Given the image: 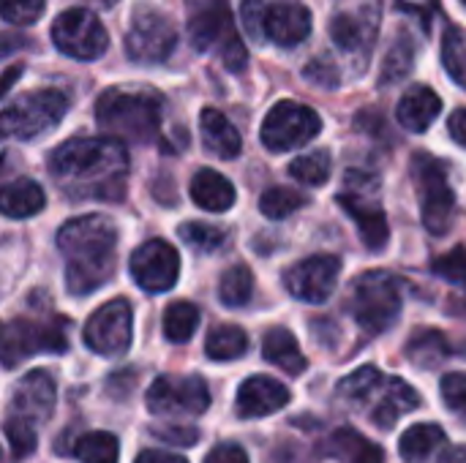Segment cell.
<instances>
[{
	"label": "cell",
	"instance_id": "cell-10",
	"mask_svg": "<svg viewBox=\"0 0 466 463\" xmlns=\"http://www.w3.org/2000/svg\"><path fill=\"white\" fill-rule=\"evenodd\" d=\"M177 46V30L172 19L150 5H139L131 14L126 33V52L137 63H164Z\"/></svg>",
	"mask_w": 466,
	"mask_h": 463
},
{
	"label": "cell",
	"instance_id": "cell-25",
	"mask_svg": "<svg viewBox=\"0 0 466 463\" xmlns=\"http://www.w3.org/2000/svg\"><path fill=\"white\" fill-rule=\"evenodd\" d=\"M325 453L339 463H385V453L380 445H374L371 439H366L360 431L355 428H336L328 442H325Z\"/></svg>",
	"mask_w": 466,
	"mask_h": 463
},
{
	"label": "cell",
	"instance_id": "cell-46",
	"mask_svg": "<svg viewBox=\"0 0 466 463\" xmlns=\"http://www.w3.org/2000/svg\"><path fill=\"white\" fill-rule=\"evenodd\" d=\"M150 431L156 439H161L167 445H177V448H191L199 442V431L191 426H153Z\"/></svg>",
	"mask_w": 466,
	"mask_h": 463
},
{
	"label": "cell",
	"instance_id": "cell-7",
	"mask_svg": "<svg viewBox=\"0 0 466 463\" xmlns=\"http://www.w3.org/2000/svg\"><path fill=\"white\" fill-rule=\"evenodd\" d=\"M418 191H420V216L423 226L431 235H448L456 221V194L448 183L445 166L426 153H420L412 164Z\"/></svg>",
	"mask_w": 466,
	"mask_h": 463
},
{
	"label": "cell",
	"instance_id": "cell-42",
	"mask_svg": "<svg viewBox=\"0 0 466 463\" xmlns=\"http://www.w3.org/2000/svg\"><path fill=\"white\" fill-rule=\"evenodd\" d=\"M442 401L466 426V374H445L442 377Z\"/></svg>",
	"mask_w": 466,
	"mask_h": 463
},
{
	"label": "cell",
	"instance_id": "cell-12",
	"mask_svg": "<svg viewBox=\"0 0 466 463\" xmlns=\"http://www.w3.org/2000/svg\"><path fill=\"white\" fill-rule=\"evenodd\" d=\"M52 41L55 46L74 60H98L106 46L109 35L101 19L90 8H66L52 22Z\"/></svg>",
	"mask_w": 466,
	"mask_h": 463
},
{
	"label": "cell",
	"instance_id": "cell-50",
	"mask_svg": "<svg viewBox=\"0 0 466 463\" xmlns=\"http://www.w3.org/2000/svg\"><path fill=\"white\" fill-rule=\"evenodd\" d=\"M440 463H466V445L453 448V450H445V453L440 456Z\"/></svg>",
	"mask_w": 466,
	"mask_h": 463
},
{
	"label": "cell",
	"instance_id": "cell-17",
	"mask_svg": "<svg viewBox=\"0 0 466 463\" xmlns=\"http://www.w3.org/2000/svg\"><path fill=\"white\" fill-rule=\"evenodd\" d=\"M339 205L347 210V216L358 224V232L366 243L369 251H382L390 240V226H388V216L382 210V205L369 196L366 191H358V188H350L341 191L339 196Z\"/></svg>",
	"mask_w": 466,
	"mask_h": 463
},
{
	"label": "cell",
	"instance_id": "cell-9",
	"mask_svg": "<svg viewBox=\"0 0 466 463\" xmlns=\"http://www.w3.org/2000/svg\"><path fill=\"white\" fill-rule=\"evenodd\" d=\"M382 0H339V8L330 19V38L344 55L369 57L377 30H380Z\"/></svg>",
	"mask_w": 466,
	"mask_h": 463
},
{
	"label": "cell",
	"instance_id": "cell-23",
	"mask_svg": "<svg viewBox=\"0 0 466 463\" xmlns=\"http://www.w3.org/2000/svg\"><path fill=\"white\" fill-rule=\"evenodd\" d=\"M199 131H202V145L210 156L218 158H235L243 147V139L238 134V128L229 123V117L213 106H205L199 115Z\"/></svg>",
	"mask_w": 466,
	"mask_h": 463
},
{
	"label": "cell",
	"instance_id": "cell-20",
	"mask_svg": "<svg viewBox=\"0 0 466 463\" xmlns=\"http://www.w3.org/2000/svg\"><path fill=\"white\" fill-rule=\"evenodd\" d=\"M311 35V11L300 3H270L265 38L279 46H298Z\"/></svg>",
	"mask_w": 466,
	"mask_h": 463
},
{
	"label": "cell",
	"instance_id": "cell-14",
	"mask_svg": "<svg viewBox=\"0 0 466 463\" xmlns=\"http://www.w3.org/2000/svg\"><path fill=\"white\" fill-rule=\"evenodd\" d=\"M131 336H134V314L128 300L123 297L104 303L98 311H93V317L85 325V344L90 352L101 357H120L123 352H128Z\"/></svg>",
	"mask_w": 466,
	"mask_h": 463
},
{
	"label": "cell",
	"instance_id": "cell-21",
	"mask_svg": "<svg viewBox=\"0 0 466 463\" xmlns=\"http://www.w3.org/2000/svg\"><path fill=\"white\" fill-rule=\"evenodd\" d=\"M388 385H390V377H385L380 368H374V366H363V368H358L355 374H350V377H344L341 382H339V390H336V396L347 404V407H352V409H363L366 415H371L374 412V407L382 401V396L388 393Z\"/></svg>",
	"mask_w": 466,
	"mask_h": 463
},
{
	"label": "cell",
	"instance_id": "cell-11",
	"mask_svg": "<svg viewBox=\"0 0 466 463\" xmlns=\"http://www.w3.org/2000/svg\"><path fill=\"white\" fill-rule=\"evenodd\" d=\"M322 131V117L298 101H279L262 123V145L273 153H287L309 145Z\"/></svg>",
	"mask_w": 466,
	"mask_h": 463
},
{
	"label": "cell",
	"instance_id": "cell-18",
	"mask_svg": "<svg viewBox=\"0 0 466 463\" xmlns=\"http://www.w3.org/2000/svg\"><path fill=\"white\" fill-rule=\"evenodd\" d=\"M289 404V390L273 377H248L235 398V412L243 420H259L281 412Z\"/></svg>",
	"mask_w": 466,
	"mask_h": 463
},
{
	"label": "cell",
	"instance_id": "cell-51",
	"mask_svg": "<svg viewBox=\"0 0 466 463\" xmlns=\"http://www.w3.org/2000/svg\"><path fill=\"white\" fill-rule=\"evenodd\" d=\"M79 3H87V8L93 5V8H104V11H106V8H112L117 0H79Z\"/></svg>",
	"mask_w": 466,
	"mask_h": 463
},
{
	"label": "cell",
	"instance_id": "cell-8",
	"mask_svg": "<svg viewBox=\"0 0 466 463\" xmlns=\"http://www.w3.org/2000/svg\"><path fill=\"white\" fill-rule=\"evenodd\" d=\"M68 349V319L52 317L41 322L30 319H14L5 325L3 333V363L5 368H14L19 360L33 357L38 352L60 355Z\"/></svg>",
	"mask_w": 466,
	"mask_h": 463
},
{
	"label": "cell",
	"instance_id": "cell-13",
	"mask_svg": "<svg viewBox=\"0 0 466 463\" xmlns=\"http://www.w3.org/2000/svg\"><path fill=\"white\" fill-rule=\"evenodd\" d=\"M210 407L202 377H158L147 390V409L158 418H197Z\"/></svg>",
	"mask_w": 466,
	"mask_h": 463
},
{
	"label": "cell",
	"instance_id": "cell-34",
	"mask_svg": "<svg viewBox=\"0 0 466 463\" xmlns=\"http://www.w3.org/2000/svg\"><path fill=\"white\" fill-rule=\"evenodd\" d=\"M448 355H451V347H448L445 336L437 333V330H420L407 344V357L412 363L423 366V368H431V366L442 363Z\"/></svg>",
	"mask_w": 466,
	"mask_h": 463
},
{
	"label": "cell",
	"instance_id": "cell-38",
	"mask_svg": "<svg viewBox=\"0 0 466 463\" xmlns=\"http://www.w3.org/2000/svg\"><path fill=\"white\" fill-rule=\"evenodd\" d=\"M303 205H306V196L300 191H292V188H284V186L268 188L262 194V199H259V210L270 221H281V218L298 213Z\"/></svg>",
	"mask_w": 466,
	"mask_h": 463
},
{
	"label": "cell",
	"instance_id": "cell-36",
	"mask_svg": "<svg viewBox=\"0 0 466 463\" xmlns=\"http://www.w3.org/2000/svg\"><path fill=\"white\" fill-rule=\"evenodd\" d=\"M330 169H333V161H330V153L328 150H311L306 156H298L292 164H289V175L303 183V186H322L328 183L330 177Z\"/></svg>",
	"mask_w": 466,
	"mask_h": 463
},
{
	"label": "cell",
	"instance_id": "cell-49",
	"mask_svg": "<svg viewBox=\"0 0 466 463\" xmlns=\"http://www.w3.org/2000/svg\"><path fill=\"white\" fill-rule=\"evenodd\" d=\"M134 463H188L186 458L175 456V453H164V450H142Z\"/></svg>",
	"mask_w": 466,
	"mask_h": 463
},
{
	"label": "cell",
	"instance_id": "cell-4",
	"mask_svg": "<svg viewBox=\"0 0 466 463\" xmlns=\"http://www.w3.org/2000/svg\"><path fill=\"white\" fill-rule=\"evenodd\" d=\"M188 38L199 52H216L229 71L246 68V46L235 30L227 0H197L188 5Z\"/></svg>",
	"mask_w": 466,
	"mask_h": 463
},
{
	"label": "cell",
	"instance_id": "cell-15",
	"mask_svg": "<svg viewBox=\"0 0 466 463\" xmlns=\"http://www.w3.org/2000/svg\"><path fill=\"white\" fill-rule=\"evenodd\" d=\"M341 276V259L330 254H314L309 259L295 262L284 273V287L292 297L303 303H325Z\"/></svg>",
	"mask_w": 466,
	"mask_h": 463
},
{
	"label": "cell",
	"instance_id": "cell-32",
	"mask_svg": "<svg viewBox=\"0 0 466 463\" xmlns=\"http://www.w3.org/2000/svg\"><path fill=\"white\" fill-rule=\"evenodd\" d=\"M412 63H415V38H412L407 30H401V33L396 35V41L390 44L388 55H385L380 82H382V85H396V82H401V79L410 74Z\"/></svg>",
	"mask_w": 466,
	"mask_h": 463
},
{
	"label": "cell",
	"instance_id": "cell-24",
	"mask_svg": "<svg viewBox=\"0 0 466 463\" xmlns=\"http://www.w3.org/2000/svg\"><path fill=\"white\" fill-rule=\"evenodd\" d=\"M235 186L216 169L202 166L191 177V202L208 213H224L235 205Z\"/></svg>",
	"mask_w": 466,
	"mask_h": 463
},
{
	"label": "cell",
	"instance_id": "cell-2",
	"mask_svg": "<svg viewBox=\"0 0 466 463\" xmlns=\"http://www.w3.org/2000/svg\"><path fill=\"white\" fill-rule=\"evenodd\" d=\"M57 248L66 259V287L74 297L101 289L117 257V229L106 216H82L66 221L57 232Z\"/></svg>",
	"mask_w": 466,
	"mask_h": 463
},
{
	"label": "cell",
	"instance_id": "cell-30",
	"mask_svg": "<svg viewBox=\"0 0 466 463\" xmlns=\"http://www.w3.org/2000/svg\"><path fill=\"white\" fill-rule=\"evenodd\" d=\"M248 349V336L238 325H218L208 333L205 341V355L216 363H229L243 357Z\"/></svg>",
	"mask_w": 466,
	"mask_h": 463
},
{
	"label": "cell",
	"instance_id": "cell-45",
	"mask_svg": "<svg viewBox=\"0 0 466 463\" xmlns=\"http://www.w3.org/2000/svg\"><path fill=\"white\" fill-rule=\"evenodd\" d=\"M303 76L311 82V85H317V87H325V90H333V87H339V68L330 63V60H311L306 68H303Z\"/></svg>",
	"mask_w": 466,
	"mask_h": 463
},
{
	"label": "cell",
	"instance_id": "cell-5",
	"mask_svg": "<svg viewBox=\"0 0 466 463\" xmlns=\"http://www.w3.org/2000/svg\"><path fill=\"white\" fill-rule=\"evenodd\" d=\"M404 303V281L388 270H371L352 281L350 292V311L355 322L371 333H385L401 314Z\"/></svg>",
	"mask_w": 466,
	"mask_h": 463
},
{
	"label": "cell",
	"instance_id": "cell-33",
	"mask_svg": "<svg viewBox=\"0 0 466 463\" xmlns=\"http://www.w3.org/2000/svg\"><path fill=\"white\" fill-rule=\"evenodd\" d=\"M74 458L79 463H117L120 448L117 439L106 431H90L76 439L74 445Z\"/></svg>",
	"mask_w": 466,
	"mask_h": 463
},
{
	"label": "cell",
	"instance_id": "cell-40",
	"mask_svg": "<svg viewBox=\"0 0 466 463\" xmlns=\"http://www.w3.org/2000/svg\"><path fill=\"white\" fill-rule=\"evenodd\" d=\"M5 439H8V448H11V458L14 461H22L27 456H33L38 439H35V431L30 428V420L25 418H11L5 420Z\"/></svg>",
	"mask_w": 466,
	"mask_h": 463
},
{
	"label": "cell",
	"instance_id": "cell-52",
	"mask_svg": "<svg viewBox=\"0 0 466 463\" xmlns=\"http://www.w3.org/2000/svg\"><path fill=\"white\" fill-rule=\"evenodd\" d=\"M461 3H464V5H466V0H461Z\"/></svg>",
	"mask_w": 466,
	"mask_h": 463
},
{
	"label": "cell",
	"instance_id": "cell-43",
	"mask_svg": "<svg viewBox=\"0 0 466 463\" xmlns=\"http://www.w3.org/2000/svg\"><path fill=\"white\" fill-rule=\"evenodd\" d=\"M268 0H240V22L246 33L254 41L265 38V16H268Z\"/></svg>",
	"mask_w": 466,
	"mask_h": 463
},
{
	"label": "cell",
	"instance_id": "cell-1",
	"mask_svg": "<svg viewBox=\"0 0 466 463\" xmlns=\"http://www.w3.org/2000/svg\"><path fill=\"white\" fill-rule=\"evenodd\" d=\"M49 172L60 191L74 199L117 202L126 194L128 153L112 136H74L55 147Z\"/></svg>",
	"mask_w": 466,
	"mask_h": 463
},
{
	"label": "cell",
	"instance_id": "cell-47",
	"mask_svg": "<svg viewBox=\"0 0 466 463\" xmlns=\"http://www.w3.org/2000/svg\"><path fill=\"white\" fill-rule=\"evenodd\" d=\"M205 463H248V456H246V450H243L240 445H235V442H221V445H216V448L208 453Z\"/></svg>",
	"mask_w": 466,
	"mask_h": 463
},
{
	"label": "cell",
	"instance_id": "cell-39",
	"mask_svg": "<svg viewBox=\"0 0 466 463\" xmlns=\"http://www.w3.org/2000/svg\"><path fill=\"white\" fill-rule=\"evenodd\" d=\"M442 63L453 82L466 87V33L459 27H448L442 38Z\"/></svg>",
	"mask_w": 466,
	"mask_h": 463
},
{
	"label": "cell",
	"instance_id": "cell-28",
	"mask_svg": "<svg viewBox=\"0 0 466 463\" xmlns=\"http://www.w3.org/2000/svg\"><path fill=\"white\" fill-rule=\"evenodd\" d=\"M448 434L437 423H418L399 439V453L407 463H426L440 448H445Z\"/></svg>",
	"mask_w": 466,
	"mask_h": 463
},
{
	"label": "cell",
	"instance_id": "cell-44",
	"mask_svg": "<svg viewBox=\"0 0 466 463\" xmlns=\"http://www.w3.org/2000/svg\"><path fill=\"white\" fill-rule=\"evenodd\" d=\"M434 273L448 278L451 284H459V287H466V248H453L451 254L440 257L434 262Z\"/></svg>",
	"mask_w": 466,
	"mask_h": 463
},
{
	"label": "cell",
	"instance_id": "cell-31",
	"mask_svg": "<svg viewBox=\"0 0 466 463\" xmlns=\"http://www.w3.org/2000/svg\"><path fill=\"white\" fill-rule=\"evenodd\" d=\"M199 327V308L188 300H175L164 311V336L172 344H186Z\"/></svg>",
	"mask_w": 466,
	"mask_h": 463
},
{
	"label": "cell",
	"instance_id": "cell-48",
	"mask_svg": "<svg viewBox=\"0 0 466 463\" xmlns=\"http://www.w3.org/2000/svg\"><path fill=\"white\" fill-rule=\"evenodd\" d=\"M448 131H451L453 142H459L461 147H466V106L456 109V112L448 117Z\"/></svg>",
	"mask_w": 466,
	"mask_h": 463
},
{
	"label": "cell",
	"instance_id": "cell-3",
	"mask_svg": "<svg viewBox=\"0 0 466 463\" xmlns=\"http://www.w3.org/2000/svg\"><path fill=\"white\" fill-rule=\"evenodd\" d=\"M96 120L112 139L147 145L161 126V96L150 90L112 87L96 101Z\"/></svg>",
	"mask_w": 466,
	"mask_h": 463
},
{
	"label": "cell",
	"instance_id": "cell-27",
	"mask_svg": "<svg viewBox=\"0 0 466 463\" xmlns=\"http://www.w3.org/2000/svg\"><path fill=\"white\" fill-rule=\"evenodd\" d=\"M420 407V396L399 377H390V385H388V393L382 396V401L374 407V412L369 415L374 420L377 428L388 431L393 428L404 415H410L412 409Z\"/></svg>",
	"mask_w": 466,
	"mask_h": 463
},
{
	"label": "cell",
	"instance_id": "cell-26",
	"mask_svg": "<svg viewBox=\"0 0 466 463\" xmlns=\"http://www.w3.org/2000/svg\"><path fill=\"white\" fill-rule=\"evenodd\" d=\"M262 357L289 377H300L309 368L306 355L300 352L298 338L287 327H270L262 338Z\"/></svg>",
	"mask_w": 466,
	"mask_h": 463
},
{
	"label": "cell",
	"instance_id": "cell-6",
	"mask_svg": "<svg viewBox=\"0 0 466 463\" xmlns=\"http://www.w3.org/2000/svg\"><path fill=\"white\" fill-rule=\"evenodd\" d=\"M68 112V98L60 90H33L5 104L3 131L14 139H35L52 131Z\"/></svg>",
	"mask_w": 466,
	"mask_h": 463
},
{
	"label": "cell",
	"instance_id": "cell-19",
	"mask_svg": "<svg viewBox=\"0 0 466 463\" xmlns=\"http://www.w3.org/2000/svg\"><path fill=\"white\" fill-rule=\"evenodd\" d=\"M55 401H57L55 379L41 368L25 374L19 379V385L14 388V396H11L14 412L25 420H33V423L49 420L55 412Z\"/></svg>",
	"mask_w": 466,
	"mask_h": 463
},
{
	"label": "cell",
	"instance_id": "cell-37",
	"mask_svg": "<svg viewBox=\"0 0 466 463\" xmlns=\"http://www.w3.org/2000/svg\"><path fill=\"white\" fill-rule=\"evenodd\" d=\"M180 240L188 243L199 254H216L227 246L229 235L216 226V224H202V221H188L180 226Z\"/></svg>",
	"mask_w": 466,
	"mask_h": 463
},
{
	"label": "cell",
	"instance_id": "cell-29",
	"mask_svg": "<svg viewBox=\"0 0 466 463\" xmlns=\"http://www.w3.org/2000/svg\"><path fill=\"white\" fill-rule=\"evenodd\" d=\"M44 205H46L44 188L35 180H27V177H19V180L8 183L3 188V196H0L3 216H8V218H30V216L41 213Z\"/></svg>",
	"mask_w": 466,
	"mask_h": 463
},
{
	"label": "cell",
	"instance_id": "cell-16",
	"mask_svg": "<svg viewBox=\"0 0 466 463\" xmlns=\"http://www.w3.org/2000/svg\"><path fill=\"white\" fill-rule=\"evenodd\" d=\"M180 276V257L167 240H147L131 254V278L139 289L158 295L169 292Z\"/></svg>",
	"mask_w": 466,
	"mask_h": 463
},
{
	"label": "cell",
	"instance_id": "cell-35",
	"mask_svg": "<svg viewBox=\"0 0 466 463\" xmlns=\"http://www.w3.org/2000/svg\"><path fill=\"white\" fill-rule=\"evenodd\" d=\"M254 295V276L246 265L229 267L218 281V297L227 308H240Z\"/></svg>",
	"mask_w": 466,
	"mask_h": 463
},
{
	"label": "cell",
	"instance_id": "cell-22",
	"mask_svg": "<svg viewBox=\"0 0 466 463\" xmlns=\"http://www.w3.org/2000/svg\"><path fill=\"white\" fill-rule=\"evenodd\" d=\"M440 112H442V98H440L431 87H426V85L410 87V90L401 96L399 106H396L399 123H401L407 131H412V134L429 131V128L434 126V120L440 117Z\"/></svg>",
	"mask_w": 466,
	"mask_h": 463
},
{
	"label": "cell",
	"instance_id": "cell-41",
	"mask_svg": "<svg viewBox=\"0 0 466 463\" xmlns=\"http://www.w3.org/2000/svg\"><path fill=\"white\" fill-rule=\"evenodd\" d=\"M46 0H3L0 11L8 25H33L41 19Z\"/></svg>",
	"mask_w": 466,
	"mask_h": 463
}]
</instances>
